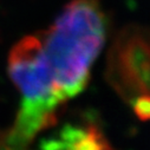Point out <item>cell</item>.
I'll use <instances>...</instances> for the list:
<instances>
[{
  "label": "cell",
  "instance_id": "1",
  "mask_svg": "<svg viewBox=\"0 0 150 150\" xmlns=\"http://www.w3.org/2000/svg\"><path fill=\"white\" fill-rule=\"evenodd\" d=\"M99 0H71L54 24L39 33L44 56L63 102L88 85L90 70L106 37Z\"/></svg>",
  "mask_w": 150,
  "mask_h": 150
},
{
  "label": "cell",
  "instance_id": "2",
  "mask_svg": "<svg viewBox=\"0 0 150 150\" xmlns=\"http://www.w3.org/2000/svg\"><path fill=\"white\" fill-rule=\"evenodd\" d=\"M105 77L124 100L150 95V30L129 25L117 33L109 50Z\"/></svg>",
  "mask_w": 150,
  "mask_h": 150
},
{
  "label": "cell",
  "instance_id": "3",
  "mask_svg": "<svg viewBox=\"0 0 150 150\" xmlns=\"http://www.w3.org/2000/svg\"><path fill=\"white\" fill-rule=\"evenodd\" d=\"M42 150H111L100 131L93 127L88 128L66 124L54 136L40 144Z\"/></svg>",
  "mask_w": 150,
  "mask_h": 150
},
{
  "label": "cell",
  "instance_id": "4",
  "mask_svg": "<svg viewBox=\"0 0 150 150\" xmlns=\"http://www.w3.org/2000/svg\"><path fill=\"white\" fill-rule=\"evenodd\" d=\"M131 106L136 117L143 122L150 121V95H139L131 102Z\"/></svg>",
  "mask_w": 150,
  "mask_h": 150
}]
</instances>
